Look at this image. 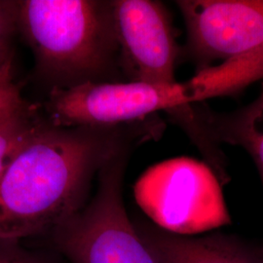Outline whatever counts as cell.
I'll list each match as a JSON object with an SVG mask.
<instances>
[{
	"mask_svg": "<svg viewBox=\"0 0 263 263\" xmlns=\"http://www.w3.org/2000/svg\"><path fill=\"white\" fill-rule=\"evenodd\" d=\"M18 28L54 88L125 82L111 1L24 0Z\"/></svg>",
	"mask_w": 263,
	"mask_h": 263,
	"instance_id": "cell-2",
	"label": "cell"
},
{
	"mask_svg": "<svg viewBox=\"0 0 263 263\" xmlns=\"http://www.w3.org/2000/svg\"><path fill=\"white\" fill-rule=\"evenodd\" d=\"M137 147L106 162L98 174L94 196L53 231L60 251L72 263H159L127 213L123 180Z\"/></svg>",
	"mask_w": 263,
	"mask_h": 263,
	"instance_id": "cell-4",
	"label": "cell"
},
{
	"mask_svg": "<svg viewBox=\"0 0 263 263\" xmlns=\"http://www.w3.org/2000/svg\"><path fill=\"white\" fill-rule=\"evenodd\" d=\"M28 105L15 83L12 64L0 74V127Z\"/></svg>",
	"mask_w": 263,
	"mask_h": 263,
	"instance_id": "cell-12",
	"label": "cell"
},
{
	"mask_svg": "<svg viewBox=\"0 0 263 263\" xmlns=\"http://www.w3.org/2000/svg\"><path fill=\"white\" fill-rule=\"evenodd\" d=\"M219 97L216 77L199 71L185 82H99L54 89L46 108L59 127H111L136 122L158 113L167 115L190 104Z\"/></svg>",
	"mask_w": 263,
	"mask_h": 263,
	"instance_id": "cell-3",
	"label": "cell"
},
{
	"mask_svg": "<svg viewBox=\"0 0 263 263\" xmlns=\"http://www.w3.org/2000/svg\"><path fill=\"white\" fill-rule=\"evenodd\" d=\"M200 121L217 144L228 143L244 148L254 160L263 184V80L261 91L251 104L231 112H216L198 104Z\"/></svg>",
	"mask_w": 263,
	"mask_h": 263,
	"instance_id": "cell-9",
	"label": "cell"
},
{
	"mask_svg": "<svg viewBox=\"0 0 263 263\" xmlns=\"http://www.w3.org/2000/svg\"><path fill=\"white\" fill-rule=\"evenodd\" d=\"M0 263H46L22 250L17 242L0 241Z\"/></svg>",
	"mask_w": 263,
	"mask_h": 263,
	"instance_id": "cell-13",
	"label": "cell"
},
{
	"mask_svg": "<svg viewBox=\"0 0 263 263\" xmlns=\"http://www.w3.org/2000/svg\"><path fill=\"white\" fill-rule=\"evenodd\" d=\"M43 124L28 105L0 127V176Z\"/></svg>",
	"mask_w": 263,
	"mask_h": 263,
	"instance_id": "cell-10",
	"label": "cell"
},
{
	"mask_svg": "<svg viewBox=\"0 0 263 263\" xmlns=\"http://www.w3.org/2000/svg\"><path fill=\"white\" fill-rule=\"evenodd\" d=\"M159 263H263V249L235 236L213 233L180 236L148 222L136 224Z\"/></svg>",
	"mask_w": 263,
	"mask_h": 263,
	"instance_id": "cell-8",
	"label": "cell"
},
{
	"mask_svg": "<svg viewBox=\"0 0 263 263\" xmlns=\"http://www.w3.org/2000/svg\"><path fill=\"white\" fill-rule=\"evenodd\" d=\"M164 131L159 114L111 127L43 124L0 176V241L55 231L87 204L106 162Z\"/></svg>",
	"mask_w": 263,
	"mask_h": 263,
	"instance_id": "cell-1",
	"label": "cell"
},
{
	"mask_svg": "<svg viewBox=\"0 0 263 263\" xmlns=\"http://www.w3.org/2000/svg\"><path fill=\"white\" fill-rule=\"evenodd\" d=\"M187 36L181 57L202 71L263 50V0H178Z\"/></svg>",
	"mask_w": 263,
	"mask_h": 263,
	"instance_id": "cell-6",
	"label": "cell"
},
{
	"mask_svg": "<svg viewBox=\"0 0 263 263\" xmlns=\"http://www.w3.org/2000/svg\"><path fill=\"white\" fill-rule=\"evenodd\" d=\"M18 28V2L0 0V74L13 64L12 41Z\"/></svg>",
	"mask_w": 263,
	"mask_h": 263,
	"instance_id": "cell-11",
	"label": "cell"
},
{
	"mask_svg": "<svg viewBox=\"0 0 263 263\" xmlns=\"http://www.w3.org/2000/svg\"><path fill=\"white\" fill-rule=\"evenodd\" d=\"M134 195L154 226L176 235L197 236L231 223L222 184L204 161L158 163L137 180Z\"/></svg>",
	"mask_w": 263,
	"mask_h": 263,
	"instance_id": "cell-5",
	"label": "cell"
},
{
	"mask_svg": "<svg viewBox=\"0 0 263 263\" xmlns=\"http://www.w3.org/2000/svg\"><path fill=\"white\" fill-rule=\"evenodd\" d=\"M111 3L124 80L176 83L181 47L164 3L155 0H112Z\"/></svg>",
	"mask_w": 263,
	"mask_h": 263,
	"instance_id": "cell-7",
	"label": "cell"
}]
</instances>
